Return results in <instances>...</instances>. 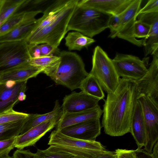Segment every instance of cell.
I'll use <instances>...</instances> for the list:
<instances>
[{
	"label": "cell",
	"instance_id": "6da1fadb",
	"mask_svg": "<svg viewBox=\"0 0 158 158\" xmlns=\"http://www.w3.org/2000/svg\"><path fill=\"white\" fill-rule=\"evenodd\" d=\"M139 92L136 81L120 78L113 92L104 100L102 126L110 136H122L130 132L131 121Z\"/></svg>",
	"mask_w": 158,
	"mask_h": 158
},
{
	"label": "cell",
	"instance_id": "7a4b0ae2",
	"mask_svg": "<svg viewBox=\"0 0 158 158\" xmlns=\"http://www.w3.org/2000/svg\"><path fill=\"white\" fill-rule=\"evenodd\" d=\"M79 0H58L50 5L26 41L28 44H47L55 48L68 31L70 19Z\"/></svg>",
	"mask_w": 158,
	"mask_h": 158
},
{
	"label": "cell",
	"instance_id": "3957f363",
	"mask_svg": "<svg viewBox=\"0 0 158 158\" xmlns=\"http://www.w3.org/2000/svg\"><path fill=\"white\" fill-rule=\"evenodd\" d=\"M56 54L60 57V62L50 77L56 84L72 91L79 88L89 74L82 59L77 53L67 51H59Z\"/></svg>",
	"mask_w": 158,
	"mask_h": 158
},
{
	"label": "cell",
	"instance_id": "277c9868",
	"mask_svg": "<svg viewBox=\"0 0 158 158\" xmlns=\"http://www.w3.org/2000/svg\"><path fill=\"white\" fill-rule=\"evenodd\" d=\"M48 144L54 150L69 154L77 158H94L107 151L99 142L74 138L56 130L50 134Z\"/></svg>",
	"mask_w": 158,
	"mask_h": 158
},
{
	"label": "cell",
	"instance_id": "5b68a950",
	"mask_svg": "<svg viewBox=\"0 0 158 158\" xmlns=\"http://www.w3.org/2000/svg\"><path fill=\"white\" fill-rule=\"evenodd\" d=\"M111 16L78 4L69 21L68 31H75L92 38L108 28Z\"/></svg>",
	"mask_w": 158,
	"mask_h": 158
},
{
	"label": "cell",
	"instance_id": "8992f818",
	"mask_svg": "<svg viewBox=\"0 0 158 158\" xmlns=\"http://www.w3.org/2000/svg\"><path fill=\"white\" fill-rule=\"evenodd\" d=\"M89 74L97 79L103 90L107 93L114 91L118 87V76L112 59L99 46H96L92 57V68Z\"/></svg>",
	"mask_w": 158,
	"mask_h": 158
},
{
	"label": "cell",
	"instance_id": "52a82bcc",
	"mask_svg": "<svg viewBox=\"0 0 158 158\" xmlns=\"http://www.w3.org/2000/svg\"><path fill=\"white\" fill-rule=\"evenodd\" d=\"M31 58L26 41L0 43V74L29 63Z\"/></svg>",
	"mask_w": 158,
	"mask_h": 158
},
{
	"label": "cell",
	"instance_id": "ba28073f",
	"mask_svg": "<svg viewBox=\"0 0 158 158\" xmlns=\"http://www.w3.org/2000/svg\"><path fill=\"white\" fill-rule=\"evenodd\" d=\"M142 107L146 139L144 150L152 153L154 144L158 141V103L143 94L138 98Z\"/></svg>",
	"mask_w": 158,
	"mask_h": 158
},
{
	"label": "cell",
	"instance_id": "9c48e42d",
	"mask_svg": "<svg viewBox=\"0 0 158 158\" xmlns=\"http://www.w3.org/2000/svg\"><path fill=\"white\" fill-rule=\"evenodd\" d=\"M119 77L135 81L141 78L147 71L148 59L141 60L136 56L118 53L112 59Z\"/></svg>",
	"mask_w": 158,
	"mask_h": 158
},
{
	"label": "cell",
	"instance_id": "30bf717a",
	"mask_svg": "<svg viewBox=\"0 0 158 158\" xmlns=\"http://www.w3.org/2000/svg\"><path fill=\"white\" fill-rule=\"evenodd\" d=\"M142 2V0H134L122 13L120 26L114 38L117 37L139 47L144 46L145 39L137 40L134 34V24L138 12L141 9Z\"/></svg>",
	"mask_w": 158,
	"mask_h": 158
},
{
	"label": "cell",
	"instance_id": "8fae6325",
	"mask_svg": "<svg viewBox=\"0 0 158 158\" xmlns=\"http://www.w3.org/2000/svg\"><path fill=\"white\" fill-rule=\"evenodd\" d=\"M27 82L10 81L4 84L0 89V114L25 100Z\"/></svg>",
	"mask_w": 158,
	"mask_h": 158
},
{
	"label": "cell",
	"instance_id": "7c38bea8",
	"mask_svg": "<svg viewBox=\"0 0 158 158\" xmlns=\"http://www.w3.org/2000/svg\"><path fill=\"white\" fill-rule=\"evenodd\" d=\"M100 100L82 91L73 92L64 97L61 107L63 114L81 112L95 107Z\"/></svg>",
	"mask_w": 158,
	"mask_h": 158
},
{
	"label": "cell",
	"instance_id": "4fadbf2b",
	"mask_svg": "<svg viewBox=\"0 0 158 158\" xmlns=\"http://www.w3.org/2000/svg\"><path fill=\"white\" fill-rule=\"evenodd\" d=\"M100 119L89 120L72 125L61 130L63 134L78 139L94 141L100 134Z\"/></svg>",
	"mask_w": 158,
	"mask_h": 158
},
{
	"label": "cell",
	"instance_id": "5bb4252c",
	"mask_svg": "<svg viewBox=\"0 0 158 158\" xmlns=\"http://www.w3.org/2000/svg\"><path fill=\"white\" fill-rule=\"evenodd\" d=\"M153 56L146 73L136 81L139 94L148 97L158 103V56Z\"/></svg>",
	"mask_w": 158,
	"mask_h": 158
},
{
	"label": "cell",
	"instance_id": "9a60e30c",
	"mask_svg": "<svg viewBox=\"0 0 158 158\" xmlns=\"http://www.w3.org/2000/svg\"><path fill=\"white\" fill-rule=\"evenodd\" d=\"M58 121L52 120L44 122L24 134L19 135L16 137L15 148L23 149L25 147L34 145L47 132L56 127Z\"/></svg>",
	"mask_w": 158,
	"mask_h": 158
},
{
	"label": "cell",
	"instance_id": "2e32d148",
	"mask_svg": "<svg viewBox=\"0 0 158 158\" xmlns=\"http://www.w3.org/2000/svg\"><path fill=\"white\" fill-rule=\"evenodd\" d=\"M134 0H79L78 4L115 15L123 13Z\"/></svg>",
	"mask_w": 158,
	"mask_h": 158
},
{
	"label": "cell",
	"instance_id": "e0dca14e",
	"mask_svg": "<svg viewBox=\"0 0 158 158\" xmlns=\"http://www.w3.org/2000/svg\"><path fill=\"white\" fill-rule=\"evenodd\" d=\"M138 20L150 24V30L145 39V56L151 54L158 56V12L138 14Z\"/></svg>",
	"mask_w": 158,
	"mask_h": 158
},
{
	"label": "cell",
	"instance_id": "ac0fdd59",
	"mask_svg": "<svg viewBox=\"0 0 158 158\" xmlns=\"http://www.w3.org/2000/svg\"><path fill=\"white\" fill-rule=\"evenodd\" d=\"M103 110L98 105L87 110L63 114L56 125V130L60 131L68 126L89 120L100 119Z\"/></svg>",
	"mask_w": 158,
	"mask_h": 158
},
{
	"label": "cell",
	"instance_id": "d6986e66",
	"mask_svg": "<svg viewBox=\"0 0 158 158\" xmlns=\"http://www.w3.org/2000/svg\"><path fill=\"white\" fill-rule=\"evenodd\" d=\"M43 72L42 69L31 65L29 63L23 64L0 73V83L5 84L10 81H27Z\"/></svg>",
	"mask_w": 158,
	"mask_h": 158
},
{
	"label": "cell",
	"instance_id": "ffe728a7",
	"mask_svg": "<svg viewBox=\"0 0 158 158\" xmlns=\"http://www.w3.org/2000/svg\"><path fill=\"white\" fill-rule=\"evenodd\" d=\"M130 132L137 145V149H141L145 144V129L141 106L138 100L131 121Z\"/></svg>",
	"mask_w": 158,
	"mask_h": 158
},
{
	"label": "cell",
	"instance_id": "44dd1931",
	"mask_svg": "<svg viewBox=\"0 0 158 158\" xmlns=\"http://www.w3.org/2000/svg\"><path fill=\"white\" fill-rule=\"evenodd\" d=\"M42 12L40 10L23 11L15 13L8 18L0 27V36L10 31L19 25L33 22L35 17Z\"/></svg>",
	"mask_w": 158,
	"mask_h": 158
},
{
	"label": "cell",
	"instance_id": "7402d4cb",
	"mask_svg": "<svg viewBox=\"0 0 158 158\" xmlns=\"http://www.w3.org/2000/svg\"><path fill=\"white\" fill-rule=\"evenodd\" d=\"M63 114L61 106L58 100H56L51 111L44 114H29L20 135L24 134L32 128L44 122L52 120L59 121Z\"/></svg>",
	"mask_w": 158,
	"mask_h": 158
},
{
	"label": "cell",
	"instance_id": "603a6c76",
	"mask_svg": "<svg viewBox=\"0 0 158 158\" xmlns=\"http://www.w3.org/2000/svg\"><path fill=\"white\" fill-rule=\"evenodd\" d=\"M38 22L37 19L31 23L19 25L8 33L0 36V43L26 41Z\"/></svg>",
	"mask_w": 158,
	"mask_h": 158
},
{
	"label": "cell",
	"instance_id": "cb8c5ba5",
	"mask_svg": "<svg viewBox=\"0 0 158 158\" xmlns=\"http://www.w3.org/2000/svg\"><path fill=\"white\" fill-rule=\"evenodd\" d=\"M65 45L69 50L80 51L95 42V40L78 31L69 32L65 38Z\"/></svg>",
	"mask_w": 158,
	"mask_h": 158
},
{
	"label": "cell",
	"instance_id": "d4e9b609",
	"mask_svg": "<svg viewBox=\"0 0 158 158\" xmlns=\"http://www.w3.org/2000/svg\"><path fill=\"white\" fill-rule=\"evenodd\" d=\"M60 61L59 56L52 55L31 58L29 64L42 69L43 70L42 73L50 77L56 69Z\"/></svg>",
	"mask_w": 158,
	"mask_h": 158
},
{
	"label": "cell",
	"instance_id": "484cf974",
	"mask_svg": "<svg viewBox=\"0 0 158 158\" xmlns=\"http://www.w3.org/2000/svg\"><path fill=\"white\" fill-rule=\"evenodd\" d=\"M81 90L100 100L105 97L103 90L97 79L89 73L81 82L79 88Z\"/></svg>",
	"mask_w": 158,
	"mask_h": 158
},
{
	"label": "cell",
	"instance_id": "4316f807",
	"mask_svg": "<svg viewBox=\"0 0 158 158\" xmlns=\"http://www.w3.org/2000/svg\"><path fill=\"white\" fill-rule=\"evenodd\" d=\"M28 117L21 120L0 124V141L9 139L19 135Z\"/></svg>",
	"mask_w": 158,
	"mask_h": 158
},
{
	"label": "cell",
	"instance_id": "83f0119b",
	"mask_svg": "<svg viewBox=\"0 0 158 158\" xmlns=\"http://www.w3.org/2000/svg\"><path fill=\"white\" fill-rule=\"evenodd\" d=\"M31 1L30 0H3L0 9V21L3 24L20 7Z\"/></svg>",
	"mask_w": 158,
	"mask_h": 158
},
{
	"label": "cell",
	"instance_id": "f1b7e54d",
	"mask_svg": "<svg viewBox=\"0 0 158 158\" xmlns=\"http://www.w3.org/2000/svg\"><path fill=\"white\" fill-rule=\"evenodd\" d=\"M29 115V114L16 111L11 108L0 114V124L23 120Z\"/></svg>",
	"mask_w": 158,
	"mask_h": 158
},
{
	"label": "cell",
	"instance_id": "f546056e",
	"mask_svg": "<svg viewBox=\"0 0 158 158\" xmlns=\"http://www.w3.org/2000/svg\"><path fill=\"white\" fill-rule=\"evenodd\" d=\"M75 157L69 153L57 151L49 147L47 149H38L34 158H73Z\"/></svg>",
	"mask_w": 158,
	"mask_h": 158
},
{
	"label": "cell",
	"instance_id": "4dcf8cb0",
	"mask_svg": "<svg viewBox=\"0 0 158 158\" xmlns=\"http://www.w3.org/2000/svg\"><path fill=\"white\" fill-rule=\"evenodd\" d=\"M151 28L150 24L140 20H136L134 24V34L137 38L146 39Z\"/></svg>",
	"mask_w": 158,
	"mask_h": 158
},
{
	"label": "cell",
	"instance_id": "1f68e13d",
	"mask_svg": "<svg viewBox=\"0 0 158 158\" xmlns=\"http://www.w3.org/2000/svg\"><path fill=\"white\" fill-rule=\"evenodd\" d=\"M122 14L111 16L110 19L108 28L110 31L109 37L114 38V36L117 31L120 24L122 18Z\"/></svg>",
	"mask_w": 158,
	"mask_h": 158
},
{
	"label": "cell",
	"instance_id": "d6a6232c",
	"mask_svg": "<svg viewBox=\"0 0 158 158\" xmlns=\"http://www.w3.org/2000/svg\"><path fill=\"white\" fill-rule=\"evenodd\" d=\"M16 137L0 141V156L8 154L15 147Z\"/></svg>",
	"mask_w": 158,
	"mask_h": 158
},
{
	"label": "cell",
	"instance_id": "836d02e7",
	"mask_svg": "<svg viewBox=\"0 0 158 158\" xmlns=\"http://www.w3.org/2000/svg\"><path fill=\"white\" fill-rule=\"evenodd\" d=\"M154 12H158V0H149L143 7L140 9L138 14Z\"/></svg>",
	"mask_w": 158,
	"mask_h": 158
},
{
	"label": "cell",
	"instance_id": "e575fe53",
	"mask_svg": "<svg viewBox=\"0 0 158 158\" xmlns=\"http://www.w3.org/2000/svg\"><path fill=\"white\" fill-rule=\"evenodd\" d=\"M40 45L41 52V56H48L53 55L59 51L58 48H55L50 45L43 44Z\"/></svg>",
	"mask_w": 158,
	"mask_h": 158
},
{
	"label": "cell",
	"instance_id": "d590c367",
	"mask_svg": "<svg viewBox=\"0 0 158 158\" xmlns=\"http://www.w3.org/2000/svg\"><path fill=\"white\" fill-rule=\"evenodd\" d=\"M35 153L29 149L25 150L17 149L14 153L13 158H34Z\"/></svg>",
	"mask_w": 158,
	"mask_h": 158
},
{
	"label": "cell",
	"instance_id": "8d00e7d4",
	"mask_svg": "<svg viewBox=\"0 0 158 158\" xmlns=\"http://www.w3.org/2000/svg\"><path fill=\"white\" fill-rule=\"evenodd\" d=\"M115 153L119 158H135V150L118 149Z\"/></svg>",
	"mask_w": 158,
	"mask_h": 158
},
{
	"label": "cell",
	"instance_id": "74e56055",
	"mask_svg": "<svg viewBox=\"0 0 158 158\" xmlns=\"http://www.w3.org/2000/svg\"><path fill=\"white\" fill-rule=\"evenodd\" d=\"M28 49L31 58H36L41 56V52L39 45L28 44Z\"/></svg>",
	"mask_w": 158,
	"mask_h": 158
},
{
	"label": "cell",
	"instance_id": "f35d334b",
	"mask_svg": "<svg viewBox=\"0 0 158 158\" xmlns=\"http://www.w3.org/2000/svg\"><path fill=\"white\" fill-rule=\"evenodd\" d=\"M135 158H155L152 153L146 151L144 149H136L135 150Z\"/></svg>",
	"mask_w": 158,
	"mask_h": 158
},
{
	"label": "cell",
	"instance_id": "ab89813d",
	"mask_svg": "<svg viewBox=\"0 0 158 158\" xmlns=\"http://www.w3.org/2000/svg\"><path fill=\"white\" fill-rule=\"evenodd\" d=\"M94 158H117L115 152L107 151Z\"/></svg>",
	"mask_w": 158,
	"mask_h": 158
},
{
	"label": "cell",
	"instance_id": "60d3db41",
	"mask_svg": "<svg viewBox=\"0 0 158 158\" xmlns=\"http://www.w3.org/2000/svg\"><path fill=\"white\" fill-rule=\"evenodd\" d=\"M152 154L155 158H158V141L154 144L152 148Z\"/></svg>",
	"mask_w": 158,
	"mask_h": 158
},
{
	"label": "cell",
	"instance_id": "b9f144b4",
	"mask_svg": "<svg viewBox=\"0 0 158 158\" xmlns=\"http://www.w3.org/2000/svg\"><path fill=\"white\" fill-rule=\"evenodd\" d=\"M0 158H13V157L10 156L8 154H6L0 156Z\"/></svg>",
	"mask_w": 158,
	"mask_h": 158
},
{
	"label": "cell",
	"instance_id": "7bdbcfd3",
	"mask_svg": "<svg viewBox=\"0 0 158 158\" xmlns=\"http://www.w3.org/2000/svg\"><path fill=\"white\" fill-rule=\"evenodd\" d=\"M3 0H0V9L2 4Z\"/></svg>",
	"mask_w": 158,
	"mask_h": 158
},
{
	"label": "cell",
	"instance_id": "ee69618b",
	"mask_svg": "<svg viewBox=\"0 0 158 158\" xmlns=\"http://www.w3.org/2000/svg\"><path fill=\"white\" fill-rule=\"evenodd\" d=\"M4 84H2L0 83V89L2 87V86Z\"/></svg>",
	"mask_w": 158,
	"mask_h": 158
},
{
	"label": "cell",
	"instance_id": "f6af8a7d",
	"mask_svg": "<svg viewBox=\"0 0 158 158\" xmlns=\"http://www.w3.org/2000/svg\"><path fill=\"white\" fill-rule=\"evenodd\" d=\"M2 24V22L0 21V27H1V26Z\"/></svg>",
	"mask_w": 158,
	"mask_h": 158
},
{
	"label": "cell",
	"instance_id": "bcb514c9",
	"mask_svg": "<svg viewBox=\"0 0 158 158\" xmlns=\"http://www.w3.org/2000/svg\"><path fill=\"white\" fill-rule=\"evenodd\" d=\"M73 158H77L76 157H73Z\"/></svg>",
	"mask_w": 158,
	"mask_h": 158
},
{
	"label": "cell",
	"instance_id": "7dc6e473",
	"mask_svg": "<svg viewBox=\"0 0 158 158\" xmlns=\"http://www.w3.org/2000/svg\"><path fill=\"white\" fill-rule=\"evenodd\" d=\"M117 158H119L118 157V156H117Z\"/></svg>",
	"mask_w": 158,
	"mask_h": 158
}]
</instances>
